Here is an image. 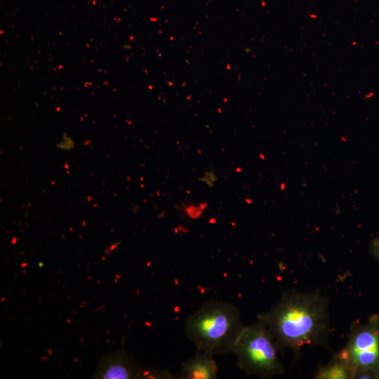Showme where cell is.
I'll return each mask as SVG.
<instances>
[{"mask_svg":"<svg viewBox=\"0 0 379 379\" xmlns=\"http://www.w3.org/2000/svg\"><path fill=\"white\" fill-rule=\"evenodd\" d=\"M244 325L238 308L221 300L204 302L185 322V334L198 352H232Z\"/></svg>","mask_w":379,"mask_h":379,"instance_id":"cell-2","label":"cell"},{"mask_svg":"<svg viewBox=\"0 0 379 379\" xmlns=\"http://www.w3.org/2000/svg\"><path fill=\"white\" fill-rule=\"evenodd\" d=\"M275 340L265 324L258 319L244 326L232 347L238 367L248 375L262 378L280 375L285 368L277 354Z\"/></svg>","mask_w":379,"mask_h":379,"instance_id":"cell-3","label":"cell"},{"mask_svg":"<svg viewBox=\"0 0 379 379\" xmlns=\"http://www.w3.org/2000/svg\"><path fill=\"white\" fill-rule=\"evenodd\" d=\"M65 166L66 168H69L68 166H67V162L65 163Z\"/></svg>","mask_w":379,"mask_h":379,"instance_id":"cell-14","label":"cell"},{"mask_svg":"<svg viewBox=\"0 0 379 379\" xmlns=\"http://www.w3.org/2000/svg\"><path fill=\"white\" fill-rule=\"evenodd\" d=\"M258 319L269 328L278 349L295 352L307 345H324L331 331L328 299L319 290L286 291Z\"/></svg>","mask_w":379,"mask_h":379,"instance_id":"cell-1","label":"cell"},{"mask_svg":"<svg viewBox=\"0 0 379 379\" xmlns=\"http://www.w3.org/2000/svg\"><path fill=\"white\" fill-rule=\"evenodd\" d=\"M218 366L213 355L198 352L194 357L185 361L180 375L183 379H215Z\"/></svg>","mask_w":379,"mask_h":379,"instance_id":"cell-6","label":"cell"},{"mask_svg":"<svg viewBox=\"0 0 379 379\" xmlns=\"http://www.w3.org/2000/svg\"><path fill=\"white\" fill-rule=\"evenodd\" d=\"M371 255L379 262V237L373 239L370 244Z\"/></svg>","mask_w":379,"mask_h":379,"instance_id":"cell-12","label":"cell"},{"mask_svg":"<svg viewBox=\"0 0 379 379\" xmlns=\"http://www.w3.org/2000/svg\"><path fill=\"white\" fill-rule=\"evenodd\" d=\"M173 375L166 371L142 370L140 378H172Z\"/></svg>","mask_w":379,"mask_h":379,"instance_id":"cell-8","label":"cell"},{"mask_svg":"<svg viewBox=\"0 0 379 379\" xmlns=\"http://www.w3.org/2000/svg\"><path fill=\"white\" fill-rule=\"evenodd\" d=\"M142 369L133 356L123 349L103 355L100 359L94 378L128 379L140 378Z\"/></svg>","mask_w":379,"mask_h":379,"instance_id":"cell-5","label":"cell"},{"mask_svg":"<svg viewBox=\"0 0 379 379\" xmlns=\"http://www.w3.org/2000/svg\"><path fill=\"white\" fill-rule=\"evenodd\" d=\"M199 181L205 182L208 187H213L218 178L214 171H206L203 177L199 178Z\"/></svg>","mask_w":379,"mask_h":379,"instance_id":"cell-10","label":"cell"},{"mask_svg":"<svg viewBox=\"0 0 379 379\" xmlns=\"http://www.w3.org/2000/svg\"><path fill=\"white\" fill-rule=\"evenodd\" d=\"M352 371L347 364L336 354L326 365L319 366L314 374L317 379H352Z\"/></svg>","mask_w":379,"mask_h":379,"instance_id":"cell-7","label":"cell"},{"mask_svg":"<svg viewBox=\"0 0 379 379\" xmlns=\"http://www.w3.org/2000/svg\"><path fill=\"white\" fill-rule=\"evenodd\" d=\"M75 146L74 140L69 137L67 133H64L61 141L56 145V147L62 150H70Z\"/></svg>","mask_w":379,"mask_h":379,"instance_id":"cell-9","label":"cell"},{"mask_svg":"<svg viewBox=\"0 0 379 379\" xmlns=\"http://www.w3.org/2000/svg\"><path fill=\"white\" fill-rule=\"evenodd\" d=\"M185 212L190 218L197 219L201 216L203 211L199 208V206H196L190 205L185 207Z\"/></svg>","mask_w":379,"mask_h":379,"instance_id":"cell-11","label":"cell"},{"mask_svg":"<svg viewBox=\"0 0 379 379\" xmlns=\"http://www.w3.org/2000/svg\"><path fill=\"white\" fill-rule=\"evenodd\" d=\"M208 204L206 202L201 203L199 206L204 211L207 208Z\"/></svg>","mask_w":379,"mask_h":379,"instance_id":"cell-13","label":"cell"},{"mask_svg":"<svg viewBox=\"0 0 379 379\" xmlns=\"http://www.w3.org/2000/svg\"><path fill=\"white\" fill-rule=\"evenodd\" d=\"M336 354L347 364L352 379H379V314L364 324L353 321L345 346Z\"/></svg>","mask_w":379,"mask_h":379,"instance_id":"cell-4","label":"cell"}]
</instances>
